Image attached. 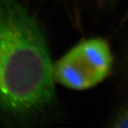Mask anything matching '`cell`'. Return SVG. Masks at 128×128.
<instances>
[{
  "mask_svg": "<svg viewBox=\"0 0 128 128\" xmlns=\"http://www.w3.org/2000/svg\"><path fill=\"white\" fill-rule=\"evenodd\" d=\"M46 37L19 0H0V117L26 125L37 122L56 102Z\"/></svg>",
  "mask_w": 128,
  "mask_h": 128,
  "instance_id": "obj_1",
  "label": "cell"
},
{
  "mask_svg": "<svg viewBox=\"0 0 128 128\" xmlns=\"http://www.w3.org/2000/svg\"><path fill=\"white\" fill-rule=\"evenodd\" d=\"M114 56L101 37L81 40L53 62L56 83L69 90L84 91L101 84L110 74Z\"/></svg>",
  "mask_w": 128,
  "mask_h": 128,
  "instance_id": "obj_2",
  "label": "cell"
},
{
  "mask_svg": "<svg viewBox=\"0 0 128 128\" xmlns=\"http://www.w3.org/2000/svg\"><path fill=\"white\" fill-rule=\"evenodd\" d=\"M123 63L125 70L128 72V42L125 46L123 52Z\"/></svg>",
  "mask_w": 128,
  "mask_h": 128,
  "instance_id": "obj_4",
  "label": "cell"
},
{
  "mask_svg": "<svg viewBox=\"0 0 128 128\" xmlns=\"http://www.w3.org/2000/svg\"><path fill=\"white\" fill-rule=\"evenodd\" d=\"M119 0H100L101 3L104 6H111L116 3Z\"/></svg>",
  "mask_w": 128,
  "mask_h": 128,
  "instance_id": "obj_5",
  "label": "cell"
},
{
  "mask_svg": "<svg viewBox=\"0 0 128 128\" xmlns=\"http://www.w3.org/2000/svg\"><path fill=\"white\" fill-rule=\"evenodd\" d=\"M110 127H128V98L125 100L113 114L109 120Z\"/></svg>",
  "mask_w": 128,
  "mask_h": 128,
  "instance_id": "obj_3",
  "label": "cell"
}]
</instances>
